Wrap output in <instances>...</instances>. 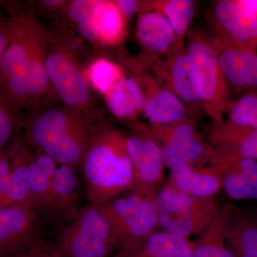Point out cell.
<instances>
[{"mask_svg":"<svg viewBox=\"0 0 257 257\" xmlns=\"http://www.w3.org/2000/svg\"><path fill=\"white\" fill-rule=\"evenodd\" d=\"M240 4L246 7L257 17V0H238Z\"/></svg>","mask_w":257,"mask_h":257,"instance_id":"37","label":"cell"},{"mask_svg":"<svg viewBox=\"0 0 257 257\" xmlns=\"http://www.w3.org/2000/svg\"><path fill=\"white\" fill-rule=\"evenodd\" d=\"M91 113L79 112L66 106H51L36 109L22 120V133L25 143L36 151L47 145L95 126Z\"/></svg>","mask_w":257,"mask_h":257,"instance_id":"8","label":"cell"},{"mask_svg":"<svg viewBox=\"0 0 257 257\" xmlns=\"http://www.w3.org/2000/svg\"><path fill=\"white\" fill-rule=\"evenodd\" d=\"M73 167L60 165L52 179L54 222L72 220L78 212L79 182Z\"/></svg>","mask_w":257,"mask_h":257,"instance_id":"24","label":"cell"},{"mask_svg":"<svg viewBox=\"0 0 257 257\" xmlns=\"http://www.w3.org/2000/svg\"><path fill=\"white\" fill-rule=\"evenodd\" d=\"M56 257H61L60 253H59V252H58V253H57V256H56Z\"/></svg>","mask_w":257,"mask_h":257,"instance_id":"38","label":"cell"},{"mask_svg":"<svg viewBox=\"0 0 257 257\" xmlns=\"http://www.w3.org/2000/svg\"><path fill=\"white\" fill-rule=\"evenodd\" d=\"M23 118L0 88V151L8 147L21 126Z\"/></svg>","mask_w":257,"mask_h":257,"instance_id":"31","label":"cell"},{"mask_svg":"<svg viewBox=\"0 0 257 257\" xmlns=\"http://www.w3.org/2000/svg\"><path fill=\"white\" fill-rule=\"evenodd\" d=\"M185 47L194 62L203 92V110L213 122L224 119L225 107L231 94L227 81L210 41L202 32L191 31L187 35Z\"/></svg>","mask_w":257,"mask_h":257,"instance_id":"6","label":"cell"},{"mask_svg":"<svg viewBox=\"0 0 257 257\" xmlns=\"http://www.w3.org/2000/svg\"><path fill=\"white\" fill-rule=\"evenodd\" d=\"M57 253L58 251L55 246L40 240L15 257H56Z\"/></svg>","mask_w":257,"mask_h":257,"instance_id":"34","label":"cell"},{"mask_svg":"<svg viewBox=\"0 0 257 257\" xmlns=\"http://www.w3.org/2000/svg\"><path fill=\"white\" fill-rule=\"evenodd\" d=\"M126 147L133 168L131 192L155 195L163 182L165 165L160 147L152 138L148 125H132L131 133L126 135Z\"/></svg>","mask_w":257,"mask_h":257,"instance_id":"11","label":"cell"},{"mask_svg":"<svg viewBox=\"0 0 257 257\" xmlns=\"http://www.w3.org/2000/svg\"><path fill=\"white\" fill-rule=\"evenodd\" d=\"M11 170L9 186L1 207H30V173L32 153L25 143L22 133V124L9 145Z\"/></svg>","mask_w":257,"mask_h":257,"instance_id":"20","label":"cell"},{"mask_svg":"<svg viewBox=\"0 0 257 257\" xmlns=\"http://www.w3.org/2000/svg\"><path fill=\"white\" fill-rule=\"evenodd\" d=\"M225 213L224 205L200 238L195 241L191 257H236L225 238Z\"/></svg>","mask_w":257,"mask_h":257,"instance_id":"28","label":"cell"},{"mask_svg":"<svg viewBox=\"0 0 257 257\" xmlns=\"http://www.w3.org/2000/svg\"><path fill=\"white\" fill-rule=\"evenodd\" d=\"M155 196L130 192L96 206L110 226L117 252L134 247L158 230Z\"/></svg>","mask_w":257,"mask_h":257,"instance_id":"3","label":"cell"},{"mask_svg":"<svg viewBox=\"0 0 257 257\" xmlns=\"http://www.w3.org/2000/svg\"><path fill=\"white\" fill-rule=\"evenodd\" d=\"M208 165L222 177V189L230 199L257 202L256 160L214 155Z\"/></svg>","mask_w":257,"mask_h":257,"instance_id":"15","label":"cell"},{"mask_svg":"<svg viewBox=\"0 0 257 257\" xmlns=\"http://www.w3.org/2000/svg\"><path fill=\"white\" fill-rule=\"evenodd\" d=\"M223 179L209 165L171 170L165 186L197 197H213L222 189Z\"/></svg>","mask_w":257,"mask_h":257,"instance_id":"22","label":"cell"},{"mask_svg":"<svg viewBox=\"0 0 257 257\" xmlns=\"http://www.w3.org/2000/svg\"><path fill=\"white\" fill-rule=\"evenodd\" d=\"M257 211V210H256Z\"/></svg>","mask_w":257,"mask_h":257,"instance_id":"39","label":"cell"},{"mask_svg":"<svg viewBox=\"0 0 257 257\" xmlns=\"http://www.w3.org/2000/svg\"><path fill=\"white\" fill-rule=\"evenodd\" d=\"M208 143L214 155L257 160V130L223 119L213 122L208 133Z\"/></svg>","mask_w":257,"mask_h":257,"instance_id":"18","label":"cell"},{"mask_svg":"<svg viewBox=\"0 0 257 257\" xmlns=\"http://www.w3.org/2000/svg\"><path fill=\"white\" fill-rule=\"evenodd\" d=\"M149 127L160 147L165 165L171 170L187 166L203 167L214 157V150L203 140L194 119Z\"/></svg>","mask_w":257,"mask_h":257,"instance_id":"7","label":"cell"},{"mask_svg":"<svg viewBox=\"0 0 257 257\" xmlns=\"http://www.w3.org/2000/svg\"><path fill=\"white\" fill-rule=\"evenodd\" d=\"M137 39L147 55V62L153 66L170 54L177 45V37L168 20L155 11L141 12L136 27Z\"/></svg>","mask_w":257,"mask_h":257,"instance_id":"17","label":"cell"},{"mask_svg":"<svg viewBox=\"0 0 257 257\" xmlns=\"http://www.w3.org/2000/svg\"><path fill=\"white\" fill-rule=\"evenodd\" d=\"M192 0H159L141 3L140 13L155 10L165 17L175 32L177 43L185 44L189 27L196 13Z\"/></svg>","mask_w":257,"mask_h":257,"instance_id":"27","label":"cell"},{"mask_svg":"<svg viewBox=\"0 0 257 257\" xmlns=\"http://www.w3.org/2000/svg\"><path fill=\"white\" fill-rule=\"evenodd\" d=\"M92 25L98 42L108 46L120 43L126 34V18L114 1H97Z\"/></svg>","mask_w":257,"mask_h":257,"instance_id":"26","label":"cell"},{"mask_svg":"<svg viewBox=\"0 0 257 257\" xmlns=\"http://www.w3.org/2000/svg\"><path fill=\"white\" fill-rule=\"evenodd\" d=\"M224 234L236 257H257V211L225 204Z\"/></svg>","mask_w":257,"mask_h":257,"instance_id":"19","label":"cell"},{"mask_svg":"<svg viewBox=\"0 0 257 257\" xmlns=\"http://www.w3.org/2000/svg\"><path fill=\"white\" fill-rule=\"evenodd\" d=\"M80 167L89 204L100 206L133 189V168L126 135L118 130L96 126Z\"/></svg>","mask_w":257,"mask_h":257,"instance_id":"1","label":"cell"},{"mask_svg":"<svg viewBox=\"0 0 257 257\" xmlns=\"http://www.w3.org/2000/svg\"><path fill=\"white\" fill-rule=\"evenodd\" d=\"M55 246L61 257H109L116 249L110 226L92 204L62 230Z\"/></svg>","mask_w":257,"mask_h":257,"instance_id":"5","label":"cell"},{"mask_svg":"<svg viewBox=\"0 0 257 257\" xmlns=\"http://www.w3.org/2000/svg\"><path fill=\"white\" fill-rule=\"evenodd\" d=\"M143 89V114L151 125H165L193 119V115L178 98L162 87L152 76L135 77Z\"/></svg>","mask_w":257,"mask_h":257,"instance_id":"16","label":"cell"},{"mask_svg":"<svg viewBox=\"0 0 257 257\" xmlns=\"http://www.w3.org/2000/svg\"><path fill=\"white\" fill-rule=\"evenodd\" d=\"M10 33H11V28H10L9 17L8 15L5 16L0 11V65H1L7 47L9 45Z\"/></svg>","mask_w":257,"mask_h":257,"instance_id":"35","label":"cell"},{"mask_svg":"<svg viewBox=\"0 0 257 257\" xmlns=\"http://www.w3.org/2000/svg\"><path fill=\"white\" fill-rule=\"evenodd\" d=\"M45 65L51 86L63 105L79 112L90 113L94 101L92 88L68 32L47 31Z\"/></svg>","mask_w":257,"mask_h":257,"instance_id":"2","label":"cell"},{"mask_svg":"<svg viewBox=\"0 0 257 257\" xmlns=\"http://www.w3.org/2000/svg\"><path fill=\"white\" fill-rule=\"evenodd\" d=\"M57 168L55 161L41 152L32 153L30 162V207L40 217L54 222L52 179Z\"/></svg>","mask_w":257,"mask_h":257,"instance_id":"21","label":"cell"},{"mask_svg":"<svg viewBox=\"0 0 257 257\" xmlns=\"http://www.w3.org/2000/svg\"><path fill=\"white\" fill-rule=\"evenodd\" d=\"M97 1L74 0L68 3L67 13L69 20L77 28L92 23V15Z\"/></svg>","mask_w":257,"mask_h":257,"instance_id":"32","label":"cell"},{"mask_svg":"<svg viewBox=\"0 0 257 257\" xmlns=\"http://www.w3.org/2000/svg\"><path fill=\"white\" fill-rule=\"evenodd\" d=\"M40 228L29 206L0 207V257H15L40 241Z\"/></svg>","mask_w":257,"mask_h":257,"instance_id":"13","label":"cell"},{"mask_svg":"<svg viewBox=\"0 0 257 257\" xmlns=\"http://www.w3.org/2000/svg\"><path fill=\"white\" fill-rule=\"evenodd\" d=\"M195 244V241L157 230L134 247L116 252L114 257H191Z\"/></svg>","mask_w":257,"mask_h":257,"instance_id":"23","label":"cell"},{"mask_svg":"<svg viewBox=\"0 0 257 257\" xmlns=\"http://www.w3.org/2000/svg\"><path fill=\"white\" fill-rule=\"evenodd\" d=\"M152 77L177 96L191 114L203 109L202 86L185 44L177 43L170 54L152 66Z\"/></svg>","mask_w":257,"mask_h":257,"instance_id":"10","label":"cell"},{"mask_svg":"<svg viewBox=\"0 0 257 257\" xmlns=\"http://www.w3.org/2000/svg\"><path fill=\"white\" fill-rule=\"evenodd\" d=\"M210 41L231 92L257 90V52L232 46L211 35Z\"/></svg>","mask_w":257,"mask_h":257,"instance_id":"14","label":"cell"},{"mask_svg":"<svg viewBox=\"0 0 257 257\" xmlns=\"http://www.w3.org/2000/svg\"><path fill=\"white\" fill-rule=\"evenodd\" d=\"M104 98L108 109L118 119L133 121L143 114L145 98L135 77L124 76Z\"/></svg>","mask_w":257,"mask_h":257,"instance_id":"25","label":"cell"},{"mask_svg":"<svg viewBox=\"0 0 257 257\" xmlns=\"http://www.w3.org/2000/svg\"><path fill=\"white\" fill-rule=\"evenodd\" d=\"M85 73L91 87L104 96L124 77L119 66L105 58L94 60Z\"/></svg>","mask_w":257,"mask_h":257,"instance_id":"29","label":"cell"},{"mask_svg":"<svg viewBox=\"0 0 257 257\" xmlns=\"http://www.w3.org/2000/svg\"><path fill=\"white\" fill-rule=\"evenodd\" d=\"M8 17L11 33L0 65V87L18 74L47 42L46 29L32 12L15 10Z\"/></svg>","mask_w":257,"mask_h":257,"instance_id":"9","label":"cell"},{"mask_svg":"<svg viewBox=\"0 0 257 257\" xmlns=\"http://www.w3.org/2000/svg\"><path fill=\"white\" fill-rule=\"evenodd\" d=\"M125 18H130L140 10L141 2L135 0H117L114 1Z\"/></svg>","mask_w":257,"mask_h":257,"instance_id":"36","label":"cell"},{"mask_svg":"<svg viewBox=\"0 0 257 257\" xmlns=\"http://www.w3.org/2000/svg\"><path fill=\"white\" fill-rule=\"evenodd\" d=\"M224 116L230 122L257 130V90L230 99L225 107Z\"/></svg>","mask_w":257,"mask_h":257,"instance_id":"30","label":"cell"},{"mask_svg":"<svg viewBox=\"0 0 257 257\" xmlns=\"http://www.w3.org/2000/svg\"><path fill=\"white\" fill-rule=\"evenodd\" d=\"M11 162L8 146L0 151V207L3 205L9 186Z\"/></svg>","mask_w":257,"mask_h":257,"instance_id":"33","label":"cell"},{"mask_svg":"<svg viewBox=\"0 0 257 257\" xmlns=\"http://www.w3.org/2000/svg\"><path fill=\"white\" fill-rule=\"evenodd\" d=\"M209 19L213 35L221 41L257 52V17L238 0L214 2Z\"/></svg>","mask_w":257,"mask_h":257,"instance_id":"12","label":"cell"},{"mask_svg":"<svg viewBox=\"0 0 257 257\" xmlns=\"http://www.w3.org/2000/svg\"><path fill=\"white\" fill-rule=\"evenodd\" d=\"M159 228L184 239L205 231L220 209L214 197H197L172 187L155 196Z\"/></svg>","mask_w":257,"mask_h":257,"instance_id":"4","label":"cell"}]
</instances>
